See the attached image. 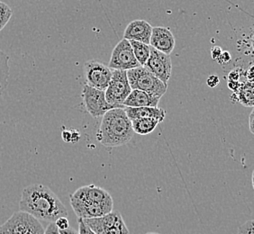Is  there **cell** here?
Wrapping results in <instances>:
<instances>
[{
  "label": "cell",
  "instance_id": "37",
  "mask_svg": "<svg viewBox=\"0 0 254 234\" xmlns=\"http://www.w3.org/2000/svg\"><path fill=\"white\" fill-rule=\"evenodd\" d=\"M156 234V233H148V234Z\"/></svg>",
  "mask_w": 254,
  "mask_h": 234
},
{
  "label": "cell",
  "instance_id": "27",
  "mask_svg": "<svg viewBox=\"0 0 254 234\" xmlns=\"http://www.w3.org/2000/svg\"><path fill=\"white\" fill-rule=\"evenodd\" d=\"M44 234H61V233L57 225H55V223H50L47 228L45 229Z\"/></svg>",
  "mask_w": 254,
  "mask_h": 234
},
{
  "label": "cell",
  "instance_id": "9",
  "mask_svg": "<svg viewBox=\"0 0 254 234\" xmlns=\"http://www.w3.org/2000/svg\"><path fill=\"white\" fill-rule=\"evenodd\" d=\"M81 97L87 111L94 118L103 117L113 109L106 99V91L90 87L87 83L83 86Z\"/></svg>",
  "mask_w": 254,
  "mask_h": 234
},
{
  "label": "cell",
  "instance_id": "22",
  "mask_svg": "<svg viewBox=\"0 0 254 234\" xmlns=\"http://www.w3.org/2000/svg\"><path fill=\"white\" fill-rule=\"evenodd\" d=\"M62 138L64 139L65 142H70V143H75L78 142L79 138H80V134L78 131L76 130H64L63 133H62Z\"/></svg>",
  "mask_w": 254,
  "mask_h": 234
},
{
  "label": "cell",
  "instance_id": "26",
  "mask_svg": "<svg viewBox=\"0 0 254 234\" xmlns=\"http://www.w3.org/2000/svg\"><path fill=\"white\" fill-rule=\"evenodd\" d=\"M55 225H57L59 230H66L70 227L67 217H61L55 222Z\"/></svg>",
  "mask_w": 254,
  "mask_h": 234
},
{
  "label": "cell",
  "instance_id": "23",
  "mask_svg": "<svg viewBox=\"0 0 254 234\" xmlns=\"http://www.w3.org/2000/svg\"><path fill=\"white\" fill-rule=\"evenodd\" d=\"M237 234H254V220L248 221L244 225H241Z\"/></svg>",
  "mask_w": 254,
  "mask_h": 234
},
{
  "label": "cell",
  "instance_id": "8",
  "mask_svg": "<svg viewBox=\"0 0 254 234\" xmlns=\"http://www.w3.org/2000/svg\"><path fill=\"white\" fill-rule=\"evenodd\" d=\"M108 67L111 69L126 71L141 67L137 61L132 45L128 40L123 39L117 44L115 49L113 50Z\"/></svg>",
  "mask_w": 254,
  "mask_h": 234
},
{
  "label": "cell",
  "instance_id": "5",
  "mask_svg": "<svg viewBox=\"0 0 254 234\" xmlns=\"http://www.w3.org/2000/svg\"><path fill=\"white\" fill-rule=\"evenodd\" d=\"M132 90L127 78V71L113 69L112 78L106 90V99L108 104L113 108H125L124 103Z\"/></svg>",
  "mask_w": 254,
  "mask_h": 234
},
{
  "label": "cell",
  "instance_id": "25",
  "mask_svg": "<svg viewBox=\"0 0 254 234\" xmlns=\"http://www.w3.org/2000/svg\"><path fill=\"white\" fill-rule=\"evenodd\" d=\"M220 83V78L217 75H211L207 79H206V84L207 86L211 88H214L218 86Z\"/></svg>",
  "mask_w": 254,
  "mask_h": 234
},
{
  "label": "cell",
  "instance_id": "20",
  "mask_svg": "<svg viewBox=\"0 0 254 234\" xmlns=\"http://www.w3.org/2000/svg\"><path fill=\"white\" fill-rule=\"evenodd\" d=\"M129 42L132 45V51L137 61L142 67H144L151 55V46L137 41H132V40Z\"/></svg>",
  "mask_w": 254,
  "mask_h": 234
},
{
  "label": "cell",
  "instance_id": "14",
  "mask_svg": "<svg viewBox=\"0 0 254 234\" xmlns=\"http://www.w3.org/2000/svg\"><path fill=\"white\" fill-rule=\"evenodd\" d=\"M152 27L145 20H134L127 25L124 34V39L137 41L150 45Z\"/></svg>",
  "mask_w": 254,
  "mask_h": 234
},
{
  "label": "cell",
  "instance_id": "33",
  "mask_svg": "<svg viewBox=\"0 0 254 234\" xmlns=\"http://www.w3.org/2000/svg\"><path fill=\"white\" fill-rule=\"evenodd\" d=\"M250 131L254 134V108L253 112L251 113L249 117Z\"/></svg>",
  "mask_w": 254,
  "mask_h": 234
},
{
  "label": "cell",
  "instance_id": "24",
  "mask_svg": "<svg viewBox=\"0 0 254 234\" xmlns=\"http://www.w3.org/2000/svg\"><path fill=\"white\" fill-rule=\"evenodd\" d=\"M78 233L79 234H96L88 225L84 223L83 219L78 218Z\"/></svg>",
  "mask_w": 254,
  "mask_h": 234
},
{
  "label": "cell",
  "instance_id": "29",
  "mask_svg": "<svg viewBox=\"0 0 254 234\" xmlns=\"http://www.w3.org/2000/svg\"><path fill=\"white\" fill-rule=\"evenodd\" d=\"M222 53H223V51H222V49H221L219 46L213 47V48L211 49V56H212V58L215 59V60H217L218 58H220Z\"/></svg>",
  "mask_w": 254,
  "mask_h": 234
},
{
  "label": "cell",
  "instance_id": "7",
  "mask_svg": "<svg viewBox=\"0 0 254 234\" xmlns=\"http://www.w3.org/2000/svg\"><path fill=\"white\" fill-rule=\"evenodd\" d=\"M84 73L88 85L106 91L112 78L113 69L99 60L91 59L84 65Z\"/></svg>",
  "mask_w": 254,
  "mask_h": 234
},
{
  "label": "cell",
  "instance_id": "15",
  "mask_svg": "<svg viewBox=\"0 0 254 234\" xmlns=\"http://www.w3.org/2000/svg\"><path fill=\"white\" fill-rule=\"evenodd\" d=\"M161 97L152 95L150 93L132 89V92L128 96L127 100L124 103V107L127 108H157Z\"/></svg>",
  "mask_w": 254,
  "mask_h": 234
},
{
  "label": "cell",
  "instance_id": "12",
  "mask_svg": "<svg viewBox=\"0 0 254 234\" xmlns=\"http://www.w3.org/2000/svg\"><path fill=\"white\" fill-rule=\"evenodd\" d=\"M79 200L88 201L98 205H114L112 196L108 191L94 185H85L79 187L73 194L69 195Z\"/></svg>",
  "mask_w": 254,
  "mask_h": 234
},
{
  "label": "cell",
  "instance_id": "36",
  "mask_svg": "<svg viewBox=\"0 0 254 234\" xmlns=\"http://www.w3.org/2000/svg\"><path fill=\"white\" fill-rule=\"evenodd\" d=\"M252 45H253V48H254V35L253 36V38H252Z\"/></svg>",
  "mask_w": 254,
  "mask_h": 234
},
{
  "label": "cell",
  "instance_id": "3",
  "mask_svg": "<svg viewBox=\"0 0 254 234\" xmlns=\"http://www.w3.org/2000/svg\"><path fill=\"white\" fill-rule=\"evenodd\" d=\"M127 78L132 89H139L158 97H162L167 91L168 85L150 72L144 67H138L127 71Z\"/></svg>",
  "mask_w": 254,
  "mask_h": 234
},
{
  "label": "cell",
  "instance_id": "1",
  "mask_svg": "<svg viewBox=\"0 0 254 234\" xmlns=\"http://www.w3.org/2000/svg\"><path fill=\"white\" fill-rule=\"evenodd\" d=\"M20 211L36 219L55 223L61 217H68V210L58 195L46 185L32 184L22 191Z\"/></svg>",
  "mask_w": 254,
  "mask_h": 234
},
{
  "label": "cell",
  "instance_id": "35",
  "mask_svg": "<svg viewBox=\"0 0 254 234\" xmlns=\"http://www.w3.org/2000/svg\"><path fill=\"white\" fill-rule=\"evenodd\" d=\"M252 184H253V187H254V171L253 172V176H252Z\"/></svg>",
  "mask_w": 254,
  "mask_h": 234
},
{
  "label": "cell",
  "instance_id": "21",
  "mask_svg": "<svg viewBox=\"0 0 254 234\" xmlns=\"http://www.w3.org/2000/svg\"><path fill=\"white\" fill-rule=\"evenodd\" d=\"M13 15V10L9 5L0 1V31L5 28Z\"/></svg>",
  "mask_w": 254,
  "mask_h": 234
},
{
  "label": "cell",
  "instance_id": "17",
  "mask_svg": "<svg viewBox=\"0 0 254 234\" xmlns=\"http://www.w3.org/2000/svg\"><path fill=\"white\" fill-rule=\"evenodd\" d=\"M235 99V102L242 104L246 108H254V82L245 81L241 82L239 89L234 92L231 97Z\"/></svg>",
  "mask_w": 254,
  "mask_h": 234
},
{
  "label": "cell",
  "instance_id": "28",
  "mask_svg": "<svg viewBox=\"0 0 254 234\" xmlns=\"http://www.w3.org/2000/svg\"><path fill=\"white\" fill-rule=\"evenodd\" d=\"M232 57L231 54L228 52H223L221 54L220 58H218L216 61L219 64H226L231 61Z\"/></svg>",
  "mask_w": 254,
  "mask_h": 234
},
{
  "label": "cell",
  "instance_id": "10",
  "mask_svg": "<svg viewBox=\"0 0 254 234\" xmlns=\"http://www.w3.org/2000/svg\"><path fill=\"white\" fill-rule=\"evenodd\" d=\"M144 68L156 76L163 83L168 85L172 73L171 56L159 52L151 46V55Z\"/></svg>",
  "mask_w": 254,
  "mask_h": 234
},
{
  "label": "cell",
  "instance_id": "34",
  "mask_svg": "<svg viewBox=\"0 0 254 234\" xmlns=\"http://www.w3.org/2000/svg\"><path fill=\"white\" fill-rule=\"evenodd\" d=\"M60 233L61 234H79L77 230L73 229L72 227H69L66 230H60Z\"/></svg>",
  "mask_w": 254,
  "mask_h": 234
},
{
  "label": "cell",
  "instance_id": "6",
  "mask_svg": "<svg viewBox=\"0 0 254 234\" xmlns=\"http://www.w3.org/2000/svg\"><path fill=\"white\" fill-rule=\"evenodd\" d=\"M83 221L96 234H129L122 215L118 211H112L101 217Z\"/></svg>",
  "mask_w": 254,
  "mask_h": 234
},
{
  "label": "cell",
  "instance_id": "19",
  "mask_svg": "<svg viewBox=\"0 0 254 234\" xmlns=\"http://www.w3.org/2000/svg\"><path fill=\"white\" fill-rule=\"evenodd\" d=\"M9 74V56L0 50V97L8 86Z\"/></svg>",
  "mask_w": 254,
  "mask_h": 234
},
{
  "label": "cell",
  "instance_id": "18",
  "mask_svg": "<svg viewBox=\"0 0 254 234\" xmlns=\"http://www.w3.org/2000/svg\"><path fill=\"white\" fill-rule=\"evenodd\" d=\"M160 122L153 118H139L132 121L133 132L140 135H147L152 133Z\"/></svg>",
  "mask_w": 254,
  "mask_h": 234
},
{
  "label": "cell",
  "instance_id": "32",
  "mask_svg": "<svg viewBox=\"0 0 254 234\" xmlns=\"http://www.w3.org/2000/svg\"><path fill=\"white\" fill-rule=\"evenodd\" d=\"M228 88L233 91V92H236L239 89L240 86H241V82L239 81H228L227 83Z\"/></svg>",
  "mask_w": 254,
  "mask_h": 234
},
{
  "label": "cell",
  "instance_id": "4",
  "mask_svg": "<svg viewBox=\"0 0 254 234\" xmlns=\"http://www.w3.org/2000/svg\"><path fill=\"white\" fill-rule=\"evenodd\" d=\"M44 232L39 220L23 211L15 212L0 225V234H44Z\"/></svg>",
  "mask_w": 254,
  "mask_h": 234
},
{
  "label": "cell",
  "instance_id": "31",
  "mask_svg": "<svg viewBox=\"0 0 254 234\" xmlns=\"http://www.w3.org/2000/svg\"><path fill=\"white\" fill-rule=\"evenodd\" d=\"M245 76L247 78V81L254 82V64L247 69V71L245 72Z\"/></svg>",
  "mask_w": 254,
  "mask_h": 234
},
{
  "label": "cell",
  "instance_id": "16",
  "mask_svg": "<svg viewBox=\"0 0 254 234\" xmlns=\"http://www.w3.org/2000/svg\"><path fill=\"white\" fill-rule=\"evenodd\" d=\"M125 111L127 117L132 121L139 118H153L161 122L166 117V111L162 108H127L125 107Z\"/></svg>",
  "mask_w": 254,
  "mask_h": 234
},
{
  "label": "cell",
  "instance_id": "11",
  "mask_svg": "<svg viewBox=\"0 0 254 234\" xmlns=\"http://www.w3.org/2000/svg\"><path fill=\"white\" fill-rule=\"evenodd\" d=\"M70 197V205L73 209L75 215L79 219H92L107 215L113 211L112 206L98 205L88 201L79 200L77 198Z\"/></svg>",
  "mask_w": 254,
  "mask_h": 234
},
{
  "label": "cell",
  "instance_id": "2",
  "mask_svg": "<svg viewBox=\"0 0 254 234\" xmlns=\"http://www.w3.org/2000/svg\"><path fill=\"white\" fill-rule=\"evenodd\" d=\"M133 134L132 121L127 117L125 108H113L102 117L97 139L104 146L116 148L127 144Z\"/></svg>",
  "mask_w": 254,
  "mask_h": 234
},
{
  "label": "cell",
  "instance_id": "30",
  "mask_svg": "<svg viewBox=\"0 0 254 234\" xmlns=\"http://www.w3.org/2000/svg\"><path fill=\"white\" fill-rule=\"evenodd\" d=\"M240 78H241V72L237 68L232 70L228 75L230 81H239Z\"/></svg>",
  "mask_w": 254,
  "mask_h": 234
},
{
  "label": "cell",
  "instance_id": "13",
  "mask_svg": "<svg viewBox=\"0 0 254 234\" xmlns=\"http://www.w3.org/2000/svg\"><path fill=\"white\" fill-rule=\"evenodd\" d=\"M175 37L169 28L162 26L152 27V37L150 41V46L152 48L170 55L175 48Z\"/></svg>",
  "mask_w": 254,
  "mask_h": 234
}]
</instances>
